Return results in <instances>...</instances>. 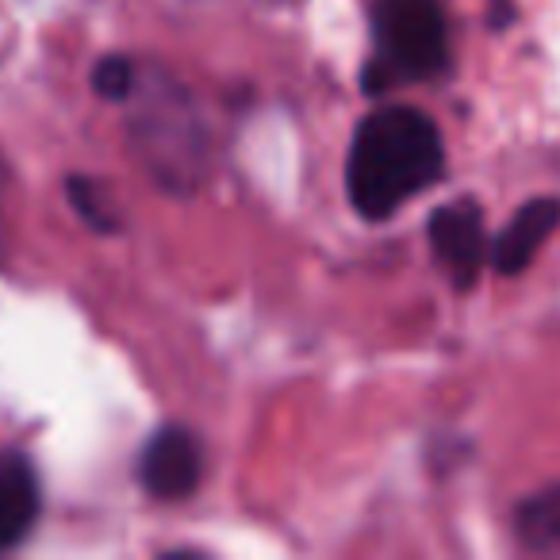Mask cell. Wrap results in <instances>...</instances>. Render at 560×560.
<instances>
[{"mask_svg":"<svg viewBox=\"0 0 560 560\" xmlns=\"http://www.w3.org/2000/svg\"><path fill=\"white\" fill-rule=\"evenodd\" d=\"M442 173L445 147L434 119L411 104H388L353 135L346 188L365 219H388L411 196L427 192Z\"/></svg>","mask_w":560,"mask_h":560,"instance_id":"cell-1","label":"cell"},{"mask_svg":"<svg viewBox=\"0 0 560 560\" xmlns=\"http://www.w3.org/2000/svg\"><path fill=\"white\" fill-rule=\"evenodd\" d=\"M124 104H131V150L142 170L170 192H196L208 177L211 142L192 96L165 73H139Z\"/></svg>","mask_w":560,"mask_h":560,"instance_id":"cell-2","label":"cell"},{"mask_svg":"<svg viewBox=\"0 0 560 560\" xmlns=\"http://www.w3.org/2000/svg\"><path fill=\"white\" fill-rule=\"evenodd\" d=\"M373 39L376 58L365 66L369 93L438 78L450 66V27L438 0H376Z\"/></svg>","mask_w":560,"mask_h":560,"instance_id":"cell-3","label":"cell"},{"mask_svg":"<svg viewBox=\"0 0 560 560\" xmlns=\"http://www.w3.org/2000/svg\"><path fill=\"white\" fill-rule=\"evenodd\" d=\"M203 450L188 427H162L139 453V483L154 499H188L200 488Z\"/></svg>","mask_w":560,"mask_h":560,"instance_id":"cell-4","label":"cell"},{"mask_svg":"<svg viewBox=\"0 0 560 560\" xmlns=\"http://www.w3.org/2000/svg\"><path fill=\"white\" fill-rule=\"evenodd\" d=\"M430 246L457 289H472L488 265V231L476 200H453L430 215Z\"/></svg>","mask_w":560,"mask_h":560,"instance_id":"cell-5","label":"cell"},{"mask_svg":"<svg viewBox=\"0 0 560 560\" xmlns=\"http://www.w3.org/2000/svg\"><path fill=\"white\" fill-rule=\"evenodd\" d=\"M560 226V200L557 196H541L529 200L526 208H518V215L506 223V231L491 242L488 261L503 277H518L529 261L537 257V249L552 238V231Z\"/></svg>","mask_w":560,"mask_h":560,"instance_id":"cell-6","label":"cell"},{"mask_svg":"<svg viewBox=\"0 0 560 560\" xmlns=\"http://www.w3.org/2000/svg\"><path fill=\"white\" fill-rule=\"evenodd\" d=\"M43 506L39 476L16 450L0 453V549H12L35 529Z\"/></svg>","mask_w":560,"mask_h":560,"instance_id":"cell-7","label":"cell"},{"mask_svg":"<svg viewBox=\"0 0 560 560\" xmlns=\"http://www.w3.org/2000/svg\"><path fill=\"white\" fill-rule=\"evenodd\" d=\"M514 534L529 552L560 557V483L529 495L514 514Z\"/></svg>","mask_w":560,"mask_h":560,"instance_id":"cell-8","label":"cell"},{"mask_svg":"<svg viewBox=\"0 0 560 560\" xmlns=\"http://www.w3.org/2000/svg\"><path fill=\"white\" fill-rule=\"evenodd\" d=\"M70 200H73V208L81 211V219H85L89 226H96V231H116L119 226V215H116V208H112L108 188L96 185V180L73 177L70 180Z\"/></svg>","mask_w":560,"mask_h":560,"instance_id":"cell-9","label":"cell"},{"mask_svg":"<svg viewBox=\"0 0 560 560\" xmlns=\"http://www.w3.org/2000/svg\"><path fill=\"white\" fill-rule=\"evenodd\" d=\"M135 78H139V70H135L131 58L108 55V58H101V62H96V70H93V89L104 96V101L124 104L127 96H131V89H135Z\"/></svg>","mask_w":560,"mask_h":560,"instance_id":"cell-10","label":"cell"},{"mask_svg":"<svg viewBox=\"0 0 560 560\" xmlns=\"http://www.w3.org/2000/svg\"><path fill=\"white\" fill-rule=\"evenodd\" d=\"M257 4H265V9H296L304 0H257Z\"/></svg>","mask_w":560,"mask_h":560,"instance_id":"cell-11","label":"cell"},{"mask_svg":"<svg viewBox=\"0 0 560 560\" xmlns=\"http://www.w3.org/2000/svg\"><path fill=\"white\" fill-rule=\"evenodd\" d=\"M0 203H4V162H0Z\"/></svg>","mask_w":560,"mask_h":560,"instance_id":"cell-12","label":"cell"}]
</instances>
